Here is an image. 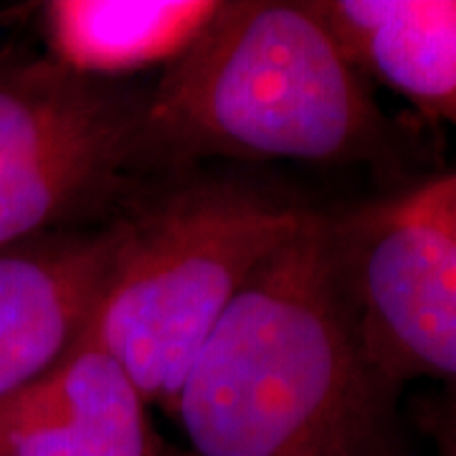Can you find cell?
Segmentation results:
<instances>
[{
    "label": "cell",
    "instance_id": "cell-1",
    "mask_svg": "<svg viewBox=\"0 0 456 456\" xmlns=\"http://www.w3.org/2000/svg\"><path fill=\"white\" fill-rule=\"evenodd\" d=\"M398 393L360 345L312 211L200 347L170 419L178 456H406Z\"/></svg>",
    "mask_w": 456,
    "mask_h": 456
},
{
    "label": "cell",
    "instance_id": "cell-2",
    "mask_svg": "<svg viewBox=\"0 0 456 456\" xmlns=\"http://www.w3.org/2000/svg\"><path fill=\"white\" fill-rule=\"evenodd\" d=\"M401 132L310 0H221L145 92L140 158L380 163Z\"/></svg>",
    "mask_w": 456,
    "mask_h": 456
},
{
    "label": "cell",
    "instance_id": "cell-3",
    "mask_svg": "<svg viewBox=\"0 0 456 456\" xmlns=\"http://www.w3.org/2000/svg\"><path fill=\"white\" fill-rule=\"evenodd\" d=\"M310 216L233 180L185 183L117 216L89 338L170 416L228 307Z\"/></svg>",
    "mask_w": 456,
    "mask_h": 456
},
{
    "label": "cell",
    "instance_id": "cell-4",
    "mask_svg": "<svg viewBox=\"0 0 456 456\" xmlns=\"http://www.w3.org/2000/svg\"><path fill=\"white\" fill-rule=\"evenodd\" d=\"M142 102L49 56L0 66V251L112 203L142 163Z\"/></svg>",
    "mask_w": 456,
    "mask_h": 456
},
{
    "label": "cell",
    "instance_id": "cell-5",
    "mask_svg": "<svg viewBox=\"0 0 456 456\" xmlns=\"http://www.w3.org/2000/svg\"><path fill=\"white\" fill-rule=\"evenodd\" d=\"M327 251L342 302L373 368L403 388H456V241L383 203L327 213Z\"/></svg>",
    "mask_w": 456,
    "mask_h": 456
},
{
    "label": "cell",
    "instance_id": "cell-6",
    "mask_svg": "<svg viewBox=\"0 0 456 456\" xmlns=\"http://www.w3.org/2000/svg\"><path fill=\"white\" fill-rule=\"evenodd\" d=\"M112 244L110 221L0 251V408L89 338Z\"/></svg>",
    "mask_w": 456,
    "mask_h": 456
},
{
    "label": "cell",
    "instance_id": "cell-7",
    "mask_svg": "<svg viewBox=\"0 0 456 456\" xmlns=\"http://www.w3.org/2000/svg\"><path fill=\"white\" fill-rule=\"evenodd\" d=\"M150 403L92 338L0 408V456H170Z\"/></svg>",
    "mask_w": 456,
    "mask_h": 456
},
{
    "label": "cell",
    "instance_id": "cell-8",
    "mask_svg": "<svg viewBox=\"0 0 456 456\" xmlns=\"http://www.w3.org/2000/svg\"><path fill=\"white\" fill-rule=\"evenodd\" d=\"M368 82L456 127V0H310Z\"/></svg>",
    "mask_w": 456,
    "mask_h": 456
},
{
    "label": "cell",
    "instance_id": "cell-9",
    "mask_svg": "<svg viewBox=\"0 0 456 456\" xmlns=\"http://www.w3.org/2000/svg\"><path fill=\"white\" fill-rule=\"evenodd\" d=\"M221 0H51L41 5L49 59L112 82L173 64L196 44Z\"/></svg>",
    "mask_w": 456,
    "mask_h": 456
},
{
    "label": "cell",
    "instance_id": "cell-10",
    "mask_svg": "<svg viewBox=\"0 0 456 456\" xmlns=\"http://www.w3.org/2000/svg\"><path fill=\"white\" fill-rule=\"evenodd\" d=\"M395 216L441 231L456 241V173L428 178L403 196L386 200Z\"/></svg>",
    "mask_w": 456,
    "mask_h": 456
},
{
    "label": "cell",
    "instance_id": "cell-11",
    "mask_svg": "<svg viewBox=\"0 0 456 456\" xmlns=\"http://www.w3.org/2000/svg\"><path fill=\"white\" fill-rule=\"evenodd\" d=\"M419 424L434 441L436 456H456V388H441L439 395L424 398Z\"/></svg>",
    "mask_w": 456,
    "mask_h": 456
}]
</instances>
